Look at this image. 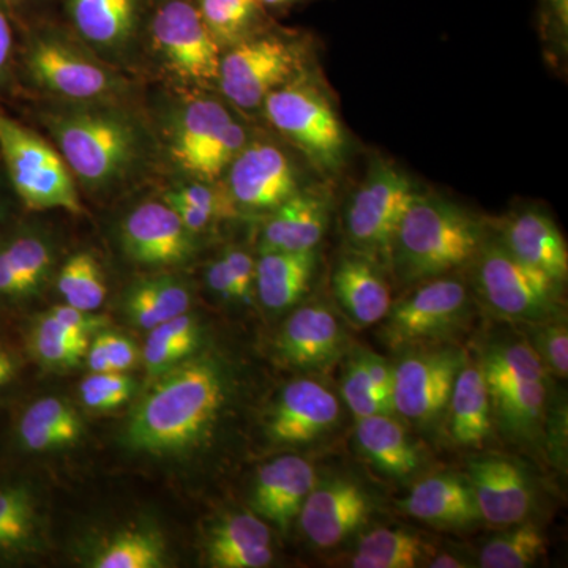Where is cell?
Masks as SVG:
<instances>
[{"instance_id": "6da1fadb", "label": "cell", "mask_w": 568, "mask_h": 568, "mask_svg": "<svg viewBox=\"0 0 568 568\" xmlns=\"http://www.w3.org/2000/svg\"><path fill=\"white\" fill-rule=\"evenodd\" d=\"M125 99L51 102L40 121L74 181L91 193H111L145 173L156 138Z\"/></svg>"}, {"instance_id": "7a4b0ae2", "label": "cell", "mask_w": 568, "mask_h": 568, "mask_svg": "<svg viewBox=\"0 0 568 568\" xmlns=\"http://www.w3.org/2000/svg\"><path fill=\"white\" fill-rule=\"evenodd\" d=\"M223 403L219 368L205 358L175 365L134 407L123 439L145 454H175L207 433Z\"/></svg>"}, {"instance_id": "3957f363", "label": "cell", "mask_w": 568, "mask_h": 568, "mask_svg": "<svg viewBox=\"0 0 568 568\" xmlns=\"http://www.w3.org/2000/svg\"><path fill=\"white\" fill-rule=\"evenodd\" d=\"M481 244L480 224L469 212L417 193L396 231L390 264L406 282H426L473 263Z\"/></svg>"}, {"instance_id": "277c9868", "label": "cell", "mask_w": 568, "mask_h": 568, "mask_svg": "<svg viewBox=\"0 0 568 568\" xmlns=\"http://www.w3.org/2000/svg\"><path fill=\"white\" fill-rule=\"evenodd\" d=\"M24 65L33 88L50 102L125 99L122 71L100 59L65 24L41 21L26 43Z\"/></svg>"}, {"instance_id": "5b68a950", "label": "cell", "mask_w": 568, "mask_h": 568, "mask_svg": "<svg viewBox=\"0 0 568 568\" xmlns=\"http://www.w3.org/2000/svg\"><path fill=\"white\" fill-rule=\"evenodd\" d=\"M265 119L293 142L308 162L325 174H335L346 162L349 140L334 102L310 71L268 93L263 108Z\"/></svg>"}, {"instance_id": "8992f818", "label": "cell", "mask_w": 568, "mask_h": 568, "mask_svg": "<svg viewBox=\"0 0 568 568\" xmlns=\"http://www.w3.org/2000/svg\"><path fill=\"white\" fill-rule=\"evenodd\" d=\"M248 141L244 123L211 95L183 102L166 126L171 160L182 173L201 182H219Z\"/></svg>"}, {"instance_id": "52a82bcc", "label": "cell", "mask_w": 568, "mask_h": 568, "mask_svg": "<svg viewBox=\"0 0 568 568\" xmlns=\"http://www.w3.org/2000/svg\"><path fill=\"white\" fill-rule=\"evenodd\" d=\"M305 51V40L272 26L223 51L216 85L239 110H260L268 93L306 70Z\"/></svg>"}, {"instance_id": "ba28073f", "label": "cell", "mask_w": 568, "mask_h": 568, "mask_svg": "<svg viewBox=\"0 0 568 568\" xmlns=\"http://www.w3.org/2000/svg\"><path fill=\"white\" fill-rule=\"evenodd\" d=\"M0 155L7 179L26 207L82 213L78 183L58 149L2 112Z\"/></svg>"}, {"instance_id": "9c48e42d", "label": "cell", "mask_w": 568, "mask_h": 568, "mask_svg": "<svg viewBox=\"0 0 568 568\" xmlns=\"http://www.w3.org/2000/svg\"><path fill=\"white\" fill-rule=\"evenodd\" d=\"M417 193L405 171L375 156L345 209V231L354 252L390 264L396 231Z\"/></svg>"}, {"instance_id": "30bf717a", "label": "cell", "mask_w": 568, "mask_h": 568, "mask_svg": "<svg viewBox=\"0 0 568 568\" xmlns=\"http://www.w3.org/2000/svg\"><path fill=\"white\" fill-rule=\"evenodd\" d=\"M144 48L186 84L207 88L219 80L222 48L205 28L194 0H155Z\"/></svg>"}, {"instance_id": "8fae6325", "label": "cell", "mask_w": 568, "mask_h": 568, "mask_svg": "<svg viewBox=\"0 0 568 568\" xmlns=\"http://www.w3.org/2000/svg\"><path fill=\"white\" fill-rule=\"evenodd\" d=\"M476 260L478 287L499 315L536 323L556 316L560 284L519 261L503 242L484 241Z\"/></svg>"}, {"instance_id": "7c38bea8", "label": "cell", "mask_w": 568, "mask_h": 568, "mask_svg": "<svg viewBox=\"0 0 568 568\" xmlns=\"http://www.w3.org/2000/svg\"><path fill=\"white\" fill-rule=\"evenodd\" d=\"M65 26L114 69H132L155 0H61Z\"/></svg>"}, {"instance_id": "4fadbf2b", "label": "cell", "mask_w": 568, "mask_h": 568, "mask_svg": "<svg viewBox=\"0 0 568 568\" xmlns=\"http://www.w3.org/2000/svg\"><path fill=\"white\" fill-rule=\"evenodd\" d=\"M223 178L235 207L252 212H272L302 189L293 159L268 141L250 140Z\"/></svg>"}, {"instance_id": "5bb4252c", "label": "cell", "mask_w": 568, "mask_h": 568, "mask_svg": "<svg viewBox=\"0 0 568 568\" xmlns=\"http://www.w3.org/2000/svg\"><path fill=\"white\" fill-rule=\"evenodd\" d=\"M465 354L458 349L426 351L407 355L394 369L392 407L418 425L436 420L450 399Z\"/></svg>"}, {"instance_id": "9a60e30c", "label": "cell", "mask_w": 568, "mask_h": 568, "mask_svg": "<svg viewBox=\"0 0 568 568\" xmlns=\"http://www.w3.org/2000/svg\"><path fill=\"white\" fill-rule=\"evenodd\" d=\"M467 302L469 295L459 280L448 276L426 280L416 293L392 304L384 338L394 349L437 338L459 324L466 315Z\"/></svg>"}, {"instance_id": "2e32d148", "label": "cell", "mask_w": 568, "mask_h": 568, "mask_svg": "<svg viewBox=\"0 0 568 568\" xmlns=\"http://www.w3.org/2000/svg\"><path fill=\"white\" fill-rule=\"evenodd\" d=\"M123 252L134 263L178 265L194 252V235L164 201H145L123 219Z\"/></svg>"}, {"instance_id": "e0dca14e", "label": "cell", "mask_w": 568, "mask_h": 568, "mask_svg": "<svg viewBox=\"0 0 568 568\" xmlns=\"http://www.w3.org/2000/svg\"><path fill=\"white\" fill-rule=\"evenodd\" d=\"M368 497L353 481L334 480L320 485L306 496L301 508V526L317 548H332L346 540L366 521Z\"/></svg>"}, {"instance_id": "ac0fdd59", "label": "cell", "mask_w": 568, "mask_h": 568, "mask_svg": "<svg viewBox=\"0 0 568 568\" xmlns=\"http://www.w3.org/2000/svg\"><path fill=\"white\" fill-rule=\"evenodd\" d=\"M469 477L481 518L491 525L514 526L528 517L532 488L517 463L500 457L473 458Z\"/></svg>"}, {"instance_id": "d6986e66", "label": "cell", "mask_w": 568, "mask_h": 568, "mask_svg": "<svg viewBox=\"0 0 568 568\" xmlns=\"http://www.w3.org/2000/svg\"><path fill=\"white\" fill-rule=\"evenodd\" d=\"M338 416V399L327 387L313 379L293 381L272 409L268 436L276 443H308L331 429Z\"/></svg>"}, {"instance_id": "ffe728a7", "label": "cell", "mask_w": 568, "mask_h": 568, "mask_svg": "<svg viewBox=\"0 0 568 568\" xmlns=\"http://www.w3.org/2000/svg\"><path fill=\"white\" fill-rule=\"evenodd\" d=\"M316 485L315 467L305 458L286 455L261 467L254 484L252 507L257 517L280 530L290 528Z\"/></svg>"}, {"instance_id": "44dd1931", "label": "cell", "mask_w": 568, "mask_h": 568, "mask_svg": "<svg viewBox=\"0 0 568 568\" xmlns=\"http://www.w3.org/2000/svg\"><path fill=\"white\" fill-rule=\"evenodd\" d=\"M331 201L323 189H301L274 209L264 224L261 252H313L323 241Z\"/></svg>"}, {"instance_id": "7402d4cb", "label": "cell", "mask_w": 568, "mask_h": 568, "mask_svg": "<svg viewBox=\"0 0 568 568\" xmlns=\"http://www.w3.org/2000/svg\"><path fill=\"white\" fill-rule=\"evenodd\" d=\"M504 246L523 263L562 284L568 275V250L559 227L547 212L523 207L511 213L503 230Z\"/></svg>"}, {"instance_id": "603a6c76", "label": "cell", "mask_w": 568, "mask_h": 568, "mask_svg": "<svg viewBox=\"0 0 568 568\" xmlns=\"http://www.w3.org/2000/svg\"><path fill=\"white\" fill-rule=\"evenodd\" d=\"M343 347V331L334 313L324 305L298 308L284 324L278 351L298 368H324Z\"/></svg>"}, {"instance_id": "cb8c5ba5", "label": "cell", "mask_w": 568, "mask_h": 568, "mask_svg": "<svg viewBox=\"0 0 568 568\" xmlns=\"http://www.w3.org/2000/svg\"><path fill=\"white\" fill-rule=\"evenodd\" d=\"M332 286L339 306L358 325H373L390 312V287L375 261L361 253L346 254L336 264Z\"/></svg>"}, {"instance_id": "d4e9b609", "label": "cell", "mask_w": 568, "mask_h": 568, "mask_svg": "<svg viewBox=\"0 0 568 568\" xmlns=\"http://www.w3.org/2000/svg\"><path fill=\"white\" fill-rule=\"evenodd\" d=\"M399 506L409 517L446 528H462L481 518L469 481L452 474L418 481Z\"/></svg>"}, {"instance_id": "484cf974", "label": "cell", "mask_w": 568, "mask_h": 568, "mask_svg": "<svg viewBox=\"0 0 568 568\" xmlns=\"http://www.w3.org/2000/svg\"><path fill=\"white\" fill-rule=\"evenodd\" d=\"M209 562L219 568L271 566V530L264 519L242 514L224 518L213 528L207 544Z\"/></svg>"}, {"instance_id": "4316f807", "label": "cell", "mask_w": 568, "mask_h": 568, "mask_svg": "<svg viewBox=\"0 0 568 568\" xmlns=\"http://www.w3.org/2000/svg\"><path fill=\"white\" fill-rule=\"evenodd\" d=\"M316 272V250L313 252H261L256 261L254 287L265 308H290L297 304Z\"/></svg>"}, {"instance_id": "83f0119b", "label": "cell", "mask_w": 568, "mask_h": 568, "mask_svg": "<svg viewBox=\"0 0 568 568\" xmlns=\"http://www.w3.org/2000/svg\"><path fill=\"white\" fill-rule=\"evenodd\" d=\"M481 373L488 384L493 410L508 432L521 437L534 435L547 406V379L504 375L489 369H481Z\"/></svg>"}, {"instance_id": "f1b7e54d", "label": "cell", "mask_w": 568, "mask_h": 568, "mask_svg": "<svg viewBox=\"0 0 568 568\" xmlns=\"http://www.w3.org/2000/svg\"><path fill=\"white\" fill-rule=\"evenodd\" d=\"M54 250L43 235L21 233L0 245V297L21 298L47 282Z\"/></svg>"}, {"instance_id": "f546056e", "label": "cell", "mask_w": 568, "mask_h": 568, "mask_svg": "<svg viewBox=\"0 0 568 568\" xmlns=\"http://www.w3.org/2000/svg\"><path fill=\"white\" fill-rule=\"evenodd\" d=\"M355 439L362 455L388 476H409L420 465L417 448L390 414L358 418Z\"/></svg>"}, {"instance_id": "4dcf8cb0", "label": "cell", "mask_w": 568, "mask_h": 568, "mask_svg": "<svg viewBox=\"0 0 568 568\" xmlns=\"http://www.w3.org/2000/svg\"><path fill=\"white\" fill-rule=\"evenodd\" d=\"M452 437L462 446H478L491 433V396L478 365H466L459 369L450 399Z\"/></svg>"}, {"instance_id": "1f68e13d", "label": "cell", "mask_w": 568, "mask_h": 568, "mask_svg": "<svg viewBox=\"0 0 568 568\" xmlns=\"http://www.w3.org/2000/svg\"><path fill=\"white\" fill-rule=\"evenodd\" d=\"M81 432L82 422L74 407L54 396L29 406L18 428L22 447L31 452L70 446L80 439Z\"/></svg>"}, {"instance_id": "d6a6232c", "label": "cell", "mask_w": 568, "mask_h": 568, "mask_svg": "<svg viewBox=\"0 0 568 568\" xmlns=\"http://www.w3.org/2000/svg\"><path fill=\"white\" fill-rule=\"evenodd\" d=\"M192 304V294L185 283L174 276H153L141 280L125 295V313L141 328L156 325L185 315Z\"/></svg>"}, {"instance_id": "836d02e7", "label": "cell", "mask_w": 568, "mask_h": 568, "mask_svg": "<svg viewBox=\"0 0 568 568\" xmlns=\"http://www.w3.org/2000/svg\"><path fill=\"white\" fill-rule=\"evenodd\" d=\"M194 3L222 51L274 26L260 0H194Z\"/></svg>"}, {"instance_id": "e575fe53", "label": "cell", "mask_w": 568, "mask_h": 568, "mask_svg": "<svg viewBox=\"0 0 568 568\" xmlns=\"http://www.w3.org/2000/svg\"><path fill=\"white\" fill-rule=\"evenodd\" d=\"M426 547L402 529H376L366 534L353 558L355 568H413L424 559Z\"/></svg>"}, {"instance_id": "d590c367", "label": "cell", "mask_w": 568, "mask_h": 568, "mask_svg": "<svg viewBox=\"0 0 568 568\" xmlns=\"http://www.w3.org/2000/svg\"><path fill=\"white\" fill-rule=\"evenodd\" d=\"M200 343V327L193 316L181 315L151 328L144 346L149 375L160 376L189 357Z\"/></svg>"}, {"instance_id": "8d00e7d4", "label": "cell", "mask_w": 568, "mask_h": 568, "mask_svg": "<svg viewBox=\"0 0 568 568\" xmlns=\"http://www.w3.org/2000/svg\"><path fill=\"white\" fill-rule=\"evenodd\" d=\"M58 290L65 304L84 312H95L106 301L102 265L89 252L73 254L58 275Z\"/></svg>"}, {"instance_id": "74e56055", "label": "cell", "mask_w": 568, "mask_h": 568, "mask_svg": "<svg viewBox=\"0 0 568 568\" xmlns=\"http://www.w3.org/2000/svg\"><path fill=\"white\" fill-rule=\"evenodd\" d=\"M89 347V336L43 315L33 325L31 349L37 361L50 368H73L80 365Z\"/></svg>"}, {"instance_id": "f35d334b", "label": "cell", "mask_w": 568, "mask_h": 568, "mask_svg": "<svg viewBox=\"0 0 568 568\" xmlns=\"http://www.w3.org/2000/svg\"><path fill=\"white\" fill-rule=\"evenodd\" d=\"M164 549L155 532L144 529L125 530L111 538L92 560L95 568L163 567Z\"/></svg>"}, {"instance_id": "ab89813d", "label": "cell", "mask_w": 568, "mask_h": 568, "mask_svg": "<svg viewBox=\"0 0 568 568\" xmlns=\"http://www.w3.org/2000/svg\"><path fill=\"white\" fill-rule=\"evenodd\" d=\"M545 551L547 541L541 530L534 525H521L489 540L478 562L484 568H526L536 564Z\"/></svg>"}, {"instance_id": "60d3db41", "label": "cell", "mask_w": 568, "mask_h": 568, "mask_svg": "<svg viewBox=\"0 0 568 568\" xmlns=\"http://www.w3.org/2000/svg\"><path fill=\"white\" fill-rule=\"evenodd\" d=\"M36 508L26 487L0 488V555L24 547L31 540Z\"/></svg>"}, {"instance_id": "b9f144b4", "label": "cell", "mask_w": 568, "mask_h": 568, "mask_svg": "<svg viewBox=\"0 0 568 568\" xmlns=\"http://www.w3.org/2000/svg\"><path fill=\"white\" fill-rule=\"evenodd\" d=\"M343 398L349 406L355 418L375 416V414H390L377 396L375 384L369 376L365 354L358 355L347 368L342 384Z\"/></svg>"}, {"instance_id": "7bdbcfd3", "label": "cell", "mask_w": 568, "mask_h": 568, "mask_svg": "<svg viewBox=\"0 0 568 568\" xmlns=\"http://www.w3.org/2000/svg\"><path fill=\"white\" fill-rule=\"evenodd\" d=\"M136 384L123 373H92L82 381V403L92 410H111L129 402Z\"/></svg>"}, {"instance_id": "ee69618b", "label": "cell", "mask_w": 568, "mask_h": 568, "mask_svg": "<svg viewBox=\"0 0 568 568\" xmlns=\"http://www.w3.org/2000/svg\"><path fill=\"white\" fill-rule=\"evenodd\" d=\"M164 196L174 197L182 203L192 205L197 211L207 213L215 222L231 219L237 213L233 200L227 194L224 185L219 182L193 181L175 186L174 190L164 193Z\"/></svg>"}, {"instance_id": "f6af8a7d", "label": "cell", "mask_w": 568, "mask_h": 568, "mask_svg": "<svg viewBox=\"0 0 568 568\" xmlns=\"http://www.w3.org/2000/svg\"><path fill=\"white\" fill-rule=\"evenodd\" d=\"M530 346L536 349L545 366H549L556 375L567 376L568 373V332L567 325L549 323L541 325L534 334Z\"/></svg>"}, {"instance_id": "bcb514c9", "label": "cell", "mask_w": 568, "mask_h": 568, "mask_svg": "<svg viewBox=\"0 0 568 568\" xmlns=\"http://www.w3.org/2000/svg\"><path fill=\"white\" fill-rule=\"evenodd\" d=\"M541 39L549 51H567L568 0H540Z\"/></svg>"}, {"instance_id": "7dc6e473", "label": "cell", "mask_w": 568, "mask_h": 568, "mask_svg": "<svg viewBox=\"0 0 568 568\" xmlns=\"http://www.w3.org/2000/svg\"><path fill=\"white\" fill-rule=\"evenodd\" d=\"M222 257L237 290L239 302H248L253 295L256 263L248 253L235 248L226 250Z\"/></svg>"}, {"instance_id": "c3c4849f", "label": "cell", "mask_w": 568, "mask_h": 568, "mask_svg": "<svg viewBox=\"0 0 568 568\" xmlns=\"http://www.w3.org/2000/svg\"><path fill=\"white\" fill-rule=\"evenodd\" d=\"M48 315L67 325V327L88 336L99 334L108 324V317L93 315V312H84V310L73 308V306L67 304L55 306V308L48 312Z\"/></svg>"}, {"instance_id": "681fc988", "label": "cell", "mask_w": 568, "mask_h": 568, "mask_svg": "<svg viewBox=\"0 0 568 568\" xmlns=\"http://www.w3.org/2000/svg\"><path fill=\"white\" fill-rule=\"evenodd\" d=\"M114 372L125 373L138 364V349L132 339L114 332H99Z\"/></svg>"}, {"instance_id": "f907efd6", "label": "cell", "mask_w": 568, "mask_h": 568, "mask_svg": "<svg viewBox=\"0 0 568 568\" xmlns=\"http://www.w3.org/2000/svg\"><path fill=\"white\" fill-rule=\"evenodd\" d=\"M207 283L213 293L219 294L220 297L226 298V301L239 302L237 290H235V284L233 278H231L230 271H227L222 256L209 265Z\"/></svg>"}, {"instance_id": "816d5d0a", "label": "cell", "mask_w": 568, "mask_h": 568, "mask_svg": "<svg viewBox=\"0 0 568 568\" xmlns=\"http://www.w3.org/2000/svg\"><path fill=\"white\" fill-rule=\"evenodd\" d=\"M11 55H13V29H11L9 11L0 6V85L9 77Z\"/></svg>"}, {"instance_id": "f5cc1de1", "label": "cell", "mask_w": 568, "mask_h": 568, "mask_svg": "<svg viewBox=\"0 0 568 568\" xmlns=\"http://www.w3.org/2000/svg\"><path fill=\"white\" fill-rule=\"evenodd\" d=\"M85 361H88L89 369H91L92 373H114L110 357H108L106 349H104L99 335L95 336L92 345L88 347Z\"/></svg>"}, {"instance_id": "db71d44e", "label": "cell", "mask_w": 568, "mask_h": 568, "mask_svg": "<svg viewBox=\"0 0 568 568\" xmlns=\"http://www.w3.org/2000/svg\"><path fill=\"white\" fill-rule=\"evenodd\" d=\"M14 375H17V362L7 351L0 349V388L6 387Z\"/></svg>"}, {"instance_id": "11a10c76", "label": "cell", "mask_w": 568, "mask_h": 568, "mask_svg": "<svg viewBox=\"0 0 568 568\" xmlns=\"http://www.w3.org/2000/svg\"><path fill=\"white\" fill-rule=\"evenodd\" d=\"M260 2L267 11H284L301 6V3L310 2V0H260Z\"/></svg>"}, {"instance_id": "9f6ffc18", "label": "cell", "mask_w": 568, "mask_h": 568, "mask_svg": "<svg viewBox=\"0 0 568 568\" xmlns=\"http://www.w3.org/2000/svg\"><path fill=\"white\" fill-rule=\"evenodd\" d=\"M43 0H0V6L7 11H21L33 9V7L40 6Z\"/></svg>"}, {"instance_id": "6f0895ef", "label": "cell", "mask_w": 568, "mask_h": 568, "mask_svg": "<svg viewBox=\"0 0 568 568\" xmlns=\"http://www.w3.org/2000/svg\"><path fill=\"white\" fill-rule=\"evenodd\" d=\"M429 567L435 568H463L467 567V564L463 562L462 559L454 558V556H439V558H436L435 560H432V564H429Z\"/></svg>"}]
</instances>
